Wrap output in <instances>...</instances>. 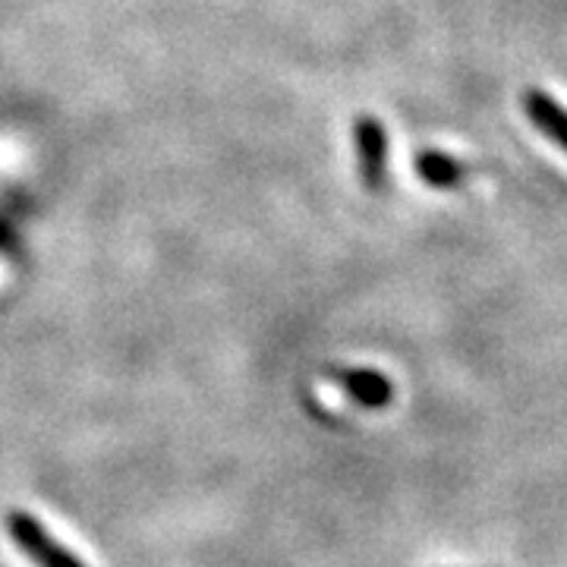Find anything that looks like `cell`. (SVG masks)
<instances>
[{
    "label": "cell",
    "instance_id": "cell-1",
    "mask_svg": "<svg viewBox=\"0 0 567 567\" xmlns=\"http://www.w3.org/2000/svg\"><path fill=\"white\" fill-rule=\"evenodd\" d=\"M7 529L13 536V543L35 561L39 567H85L82 558H76L70 548H63L48 529L41 527L39 520L25 511H13L7 517Z\"/></svg>",
    "mask_w": 567,
    "mask_h": 567
},
{
    "label": "cell",
    "instance_id": "cell-2",
    "mask_svg": "<svg viewBox=\"0 0 567 567\" xmlns=\"http://www.w3.org/2000/svg\"><path fill=\"white\" fill-rule=\"evenodd\" d=\"M357 140V162L365 189H382L388 181V133L375 117H360L353 126Z\"/></svg>",
    "mask_w": 567,
    "mask_h": 567
},
{
    "label": "cell",
    "instance_id": "cell-3",
    "mask_svg": "<svg viewBox=\"0 0 567 567\" xmlns=\"http://www.w3.org/2000/svg\"><path fill=\"white\" fill-rule=\"evenodd\" d=\"M331 379L344 388L347 398H353L357 404L369 406V410L388 406L394 398V385L388 382V375L375 372V369H334Z\"/></svg>",
    "mask_w": 567,
    "mask_h": 567
},
{
    "label": "cell",
    "instance_id": "cell-4",
    "mask_svg": "<svg viewBox=\"0 0 567 567\" xmlns=\"http://www.w3.org/2000/svg\"><path fill=\"white\" fill-rule=\"evenodd\" d=\"M524 111H527L529 123L555 142L558 148L567 152V107L558 104L551 95H546L543 89H529L524 95Z\"/></svg>",
    "mask_w": 567,
    "mask_h": 567
},
{
    "label": "cell",
    "instance_id": "cell-5",
    "mask_svg": "<svg viewBox=\"0 0 567 567\" xmlns=\"http://www.w3.org/2000/svg\"><path fill=\"white\" fill-rule=\"evenodd\" d=\"M416 174L423 177L429 186H454V183L464 181V164L454 162L451 155H442V152H423L416 158Z\"/></svg>",
    "mask_w": 567,
    "mask_h": 567
}]
</instances>
